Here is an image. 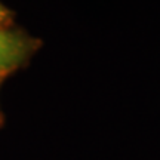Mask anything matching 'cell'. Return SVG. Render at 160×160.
I'll return each instance as SVG.
<instances>
[{"label": "cell", "instance_id": "cell-1", "mask_svg": "<svg viewBox=\"0 0 160 160\" xmlns=\"http://www.w3.org/2000/svg\"><path fill=\"white\" fill-rule=\"evenodd\" d=\"M27 52L28 45L21 36L0 28V73L19 65Z\"/></svg>", "mask_w": 160, "mask_h": 160}, {"label": "cell", "instance_id": "cell-2", "mask_svg": "<svg viewBox=\"0 0 160 160\" xmlns=\"http://www.w3.org/2000/svg\"><path fill=\"white\" fill-rule=\"evenodd\" d=\"M6 15H8V12H6V9H5V8H3L2 5H0V22H2V21H3V19L6 18Z\"/></svg>", "mask_w": 160, "mask_h": 160}]
</instances>
